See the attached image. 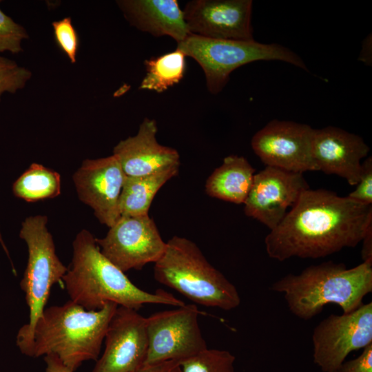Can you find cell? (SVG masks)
<instances>
[{"mask_svg": "<svg viewBox=\"0 0 372 372\" xmlns=\"http://www.w3.org/2000/svg\"><path fill=\"white\" fill-rule=\"evenodd\" d=\"M185 58L184 53L176 49L173 52L145 60L146 74L139 89L161 93L178 83L185 72Z\"/></svg>", "mask_w": 372, "mask_h": 372, "instance_id": "obj_22", "label": "cell"}, {"mask_svg": "<svg viewBox=\"0 0 372 372\" xmlns=\"http://www.w3.org/2000/svg\"><path fill=\"white\" fill-rule=\"evenodd\" d=\"M138 372H182L179 361L169 360L143 366Z\"/></svg>", "mask_w": 372, "mask_h": 372, "instance_id": "obj_29", "label": "cell"}, {"mask_svg": "<svg viewBox=\"0 0 372 372\" xmlns=\"http://www.w3.org/2000/svg\"><path fill=\"white\" fill-rule=\"evenodd\" d=\"M0 244L1 245V246H2V247H3V250H4V251L6 252V255L8 256V258H9V260H10V261L12 267V269H12V270H13V272L14 273V274H16V270H15V269H14V265H13V264H12V261H11V259H10V255H9V251H8V248L6 247V246L4 242H3V238H2V236H1V232H0Z\"/></svg>", "mask_w": 372, "mask_h": 372, "instance_id": "obj_33", "label": "cell"}, {"mask_svg": "<svg viewBox=\"0 0 372 372\" xmlns=\"http://www.w3.org/2000/svg\"><path fill=\"white\" fill-rule=\"evenodd\" d=\"M350 199L365 205H372V158H366L361 165L359 180L354 191L347 196Z\"/></svg>", "mask_w": 372, "mask_h": 372, "instance_id": "obj_27", "label": "cell"}, {"mask_svg": "<svg viewBox=\"0 0 372 372\" xmlns=\"http://www.w3.org/2000/svg\"><path fill=\"white\" fill-rule=\"evenodd\" d=\"M44 360L46 364L45 372H73L54 355H45Z\"/></svg>", "mask_w": 372, "mask_h": 372, "instance_id": "obj_31", "label": "cell"}, {"mask_svg": "<svg viewBox=\"0 0 372 372\" xmlns=\"http://www.w3.org/2000/svg\"><path fill=\"white\" fill-rule=\"evenodd\" d=\"M369 149L362 137L342 129H313L311 152L318 171L342 177L350 185H357Z\"/></svg>", "mask_w": 372, "mask_h": 372, "instance_id": "obj_16", "label": "cell"}, {"mask_svg": "<svg viewBox=\"0 0 372 372\" xmlns=\"http://www.w3.org/2000/svg\"><path fill=\"white\" fill-rule=\"evenodd\" d=\"M313 132L307 124L273 119L253 136L251 145L267 166L300 174L318 171L311 152Z\"/></svg>", "mask_w": 372, "mask_h": 372, "instance_id": "obj_11", "label": "cell"}, {"mask_svg": "<svg viewBox=\"0 0 372 372\" xmlns=\"http://www.w3.org/2000/svg\"><path fill=\"white\" fill-rule=\"evenodd\" d=\"M174 308L146 318L148 345L143 366L181 361L207 348L198 322L200 311L196 304Z\"/></svg>", "mask_w": 372, "mask_h": 372, "instance_id": "obj_8", "label": "cell"}, {"mask_svg": "<svg viewBox=\"0 0 372 372\" xmlns=\"http://www.w3.org/2000/svg\"><path fill=\"white\" fill-rule=\"evenodd\" d=\"M60 174L33 163L12 185L14 195L28 203L53 198L61 194Z\"/></svg>", "mask_w": 372, "mask_h": 372, "instance_id": "obj_21", "label": "cell"}, {"mask_svg": "<svg viewBox=\"0 0 372 372\" xmlns=\"http://www.w3.org/2000/svg\"><path fill=\"white\" fill-rule=\"evenodd\" d=\"M29 37L26 30L0 9V52L19 54Z\"/></svg>", "mask_w": 372, "mask_h": 372, "instance_id": "obj_25", "label": "cell"}, {"mask_svg": "<svg viewBox=\"0 0 372 372\" xmlns=\"http://www.w3.org/2000/svg\"><path fill=\"white\" fill-rule=\"evenodd\" d=\"M372 225V205L329 190L307 189L282 220L267 235L269 258H319L355 247Z\"/></svg>", "mask_w": 372, "mask_h": 372, "instance_id": "obj_1", "label": "cell"}, {"mask_svg": "<svg viewBox=\"0 0 372 372\" xmlns=\"http://www.w3.org/2000/svg\"><path fill=\"white\" fill-rule=\"evenodd\" d=\"M32 77L30 70L0 55V101L3 94H14L23 89Z\"/></svg>", "mask_w": 372, "mask_h": 372, "instance_id": "obj_24", "label": "cell"}, {"mask_svg": "<svg viewBox=\"0 0 372 372\" xmlns=\"http://www.w3.org/2000/svg\"><path fill=\"white\" fill-rule=\"evenodd\" d=\"M105 349L93 372H138L147 352L146 318L118 306L105 335Z\"/></svg>", "mask_w": 372, "mask_h": 372, "instance_id": "obj_12", "label": "cell"}, {"mask_svg": "<svg viewBox=\"0 0 372 372\" xmlns=\"http://www.w3.org/2000/svg\"><path fill=\"white\" fill-rule=\"evenodd\" d=\"M55 41L67 56L70 63L76 61L79 37L70 17H64L52 23Z\"/></svg>", "mask_w": 372, "mask_h": 372, "instance_id": "obj_26", "label": "cell"}, {"mask_svg": "<svg viewBox=\"0 0 372 372\" xmlns=\"http://www.w3.org/2000/svg\"><path fill=\"white\" fill-rule=\"evenodd\" d=\"M176 49L200 65L208 91L213 94L222 91L234 70L254 61L278 60L308 70L300 56L278 43L217 39L190 34L177 43Z\"/></svg>", "mask_w": 372, "mask_h": 372, "instance_id": "obj_6", "label": "cell"}, {"mask_svg": "<svg viewBox=\"0 0 372 372\" xmlns=\"http://www.w3.org/2000/svg\"><path fill=\"white\" fill-rule=\"evenodd\" d=\"M72 249V262L62 281L70 300L86 310H99L108 302L136 310L146 304H185L161 289L151 293L135 285L101 253L96 238L87 229L76 234Z\"/></svg>", "mask_w": 372, "mask_h": 372, "instance_id": "obj_2", "label": "cell"}, {"mask_svg": "<svg viewBox=\"0 0 372 372\" xmlns=\"http://www.w3.org/2000/svg\"><path fill=\"white\" fill-rule=\"evenodd\" d=\"M309 188L302 174L267 166L254 175L244 203L245 214L272 230Z\"/></svg>", "mask_w": 372, "mask_h": 372, "instance_id": "obj_13", "label": "cell"}, {"mask_svg": "<svg viewBox=\"0 0 372 372\" xmlns=\"http://www.w3.org/2000/svg\"><path fill=\"white\" fill-rule=\"evenodd\" d=\"M118 305L106 303L88 311L68 301L45 308L28 341L19 349L31 358L54 355L74 372L87 360H96L109 322Z\"/></svg>", "mask_w": 372, "mask_h": 372, "instance_id": "obj_3", "label": "cell"}, {"mask_svg": "<svg viewBox=\"0 0 372 372\" xmlns=\"http://www.w3.org/2000/svg\"><path fill=\"white\" fill-rule=\"evenodd\" d=\"M116 3L130 25L141 31L170 37L177 43L191 34L176 0H121Z\"/></svg>", "mask_w": 372, "mask_h": 372, "instance_id": "obj_18", "label": "cell"}, {"mask_svg": "<svg viewBox=\"0 0 372 372\" xmlns=\"http://www.w3.org/2000/svg\"><path fill=\"white\" fill-rule=\"evenodd\" d=\"M154 277L196 304L230 311L241 302L236 287L193 241L174 236L154 263Z\"/></svg>", "mask_w": 372, "mask_h": 372, "instance_id": "obj_5", "label": "cell"}, {"mask_svg": "<svg viewBox=\"0 0 372 372\" xmlns=\"http://www.w3.org/2000/svg\"><path fill=\"white\" fill-rule=\"evenodd\" d=\"M251 0H194L183 11L189 32L203 37L253 41Z\"/></svg>", "mask_w": 372, "mask_h": 372, "instance_id": "obj_15", "label": "cell"}, {"mask_svg": "<svg viewBox=\"0 0 372 372\" xmlns=\"http://www.w3.org/2000/svg\"><path fill=\"white\" fill-rule=\"evenodd\" d=\"M361 242H362L361 255L363 262H372V225L369 227Z\"/></svg>", "mask_w": 372, "mask_h": 372, "instance_id": "obj_30", "label": "cell"}, {"mask_svg": "<svg viewBox=\"0 0 372 372\" xmlns=\"http://www.w3.org/2000/svg\"><path fill=\"white\" fill-rule=\"evenodd\" d=\"M178 167H174L145 176H125L119 200L121 216L148 214L156 193L169 180L178 174Z\"/></svg>", "mask_w": 372, "mask_h": 372, "instance_id": "obj_20", "label": "cell"}, {"mask_svg": "<svg viewBox=\"0 0 372 372\" xmlns=\"http://www.w3.org/2000/svg\"><path fill=\"white\" fill-rule=\"evenodd\" d=\"M271 289L282 293L290 311L308 320L329 304L338 305L343 313L363 304L372 291V262H362L348 269L332 261L309 266L299 274H287L274 282Z\"/></svg>", "mask_w": 372, "mask_h": 372, "instance_id": "obj_4", "label": "cell"}, {"mask_svg": "<svg viewBox=\"0 0 372 372\" xmlns=\"http://www.w3.org/2000/svg\"><path fill=\"white\" fill-rule=\"evenodd\" d=\"M48 221L45 215L28 216L21 223L19 231L28 251L20 286L29 309V322L17 332L16 344L19 349L30 339L36 322L45 308L51 288L62 280L68 269L56 255Z\"/></svg>", "mask_w": 372, "mask_h": 372, "instance_id": "obj_7", "label": "cell"}, {"mask_svg": "<svg viewBox=\"0 0 372 372\" xmlns=\"http://www.w3.org/2000/svg\"><path fill=\"white\" fill-rule=\"evenodd\" d=\"M236 357L227 350L208 347L179 361L182 372H235Z\"/></svg>", "mask_w": 372, "mask_h": 372, "instance_id": "obj_23", "label": "cell"}, {"mask_svg": "<svg viewBox=\"0 0 372 372\" xmlns=\"http://www.w3.org/2000/svg\"><path fill=\"white\" fill-rule=\"evenodd\" d=\"M333 372H372V343L355 358L344 361Z\"/></svg>", "mask_w": 372, "mask_h": 372, "instance_id": "obj_28", "label": "cell"}, {"mask_svg": "<svg viewBox=\"0 0 372 372\" xmlns=\"http://www.w3.org/2000/svg\"><path fill=\"white\" fill-rule=\"evenodd\" d=\"M125 175L114 155L85 159L72 176L79 200L108 227L120 218L119 200Z\"/></svg>", "mask_w": 372, "mask_h": 372, "instance_id": "obj_14", "label": "cell"}, {"mask_svg": "<svg viewBox=\"0 0 372 372\" xmlns=\"http://www.w3.org/2000/svg\"><path fill=\"white\" fill-rule=\"evenodd\" d=\"M154 119L145 118L137 134L122 140L113 149L125 175L140 177L180 166L176 149L161 145L156 140Z\"/></svg>", "mask_w": 372, "mask_h": 372, "instance_id": "obj_17", "label": "cell"}, {"mask_svg": "<svg viewBox=\"0 0 372 372\" xmlns=\"http://www.w3.org/2000/svg\"><path fill=\"white\" fill-rule=\"evenodd\" d=\"M371 34L368 35L362 43V48L358 60L366 65H371Z\"/></svg>", "mask_w": 372, "mask_h": 372, "instance_id": "obj_32", "label": "cell"}, {"mask_svg": "<svg viewBox=\"0 0 372 372\" xmlns=\"http://www.w3.org/2000/svg\"><path fill=\"white\" fill-rule=\"evenodd\" d=\"M313 360L322 372H333L353 351L372 343V302L342 315L331 314L312 333Z\"/></svg>", "mask_w": 372, "mask_h": 372, "instance_id": "obj_9", "label": "cell"}, {"mask_svg": "<svg viewBox=\"0 0 372 372\" xmlns=\"http://www.w3.org/2000/svg\"><path fill=\"white\" fill-rule=\"evenodd\" d=\"M255 169L243 156L230 155L215 169L205 184L207 195L225 201L244 204L251 187Z\"/></svg>", "mask_w": 372, "mask_h": 372, "instance_id": "obj_19", "label": "cell"}, {"mask_svg": "<svg viewBox=\"0 0 372 372\" xmlns=\"http://www.w3.org/2000/svg\"><path fill=\"white\" fill-rule=\"evenodd\" d=\"M96 242L101 253L123 272L155 263L166 248L149 214L121 216L105 236Z\"/></svg>", "mask_w": 372, "mask_h": 372, "instance_id": "obj_10", "label": "cell"}]
</instances>
